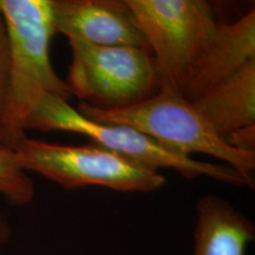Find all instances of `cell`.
I'll list each match as a JSON object with an SVG mask.
<instances>
[{"mask_svg":"<svg viewBox=\"0 0 255 255\" xmlns=\"http://www.w3.org/2000/svg\"><path fill=\"white\" fill-rule=\"evenodd\" d=\"M8 47V82L4 117L5 146L26 137L25 122L44 95L72 97L50 58L55 36L52 0H0Z\"/></svg>","mask_w":255,"mask_h":255,"instance_id":"obj_1","label":"cell"},{"mask_svg":"<svg viewBox=\"0 0 255 255\" xmlns=\"http://www.w3.org/2000/svg\"><path fill=\"white\" fill-rule=\"evenodd\" d=\"M77 111L96 122L132 128L182 156H213L235 169L248 187H254L255 151L238 150L223 141L193 103L176 91L159 88L148 100L117 110H101L79 102Z\"/></svg>","mask_w":255,"mask_h":255,"instance_id":"obj_2","label":"cell"},{"mask_svg":"<svg viewBox=\"0 0 255 255\" xmlns=\"http://www.w3.org/2000/svg\"><path fill=\"white\" fill-rule=\"evenodd\" d=\"M27 130L78 133L88 137L96 145L152 170L171 169L186 178L207 176L232 186H248L246 180L228 164L182 156L130 127L87 119L68 101L52 95H44L32 110L25 122V131Z\"/></svg>","mask_w":255,"mask_h":255,"instance_id":"obj_3","label":"cell"},{"mask_svg":"<svg viewBox=\"0 0 255 255\" xmlns=\"http://www.w3.org/2000/svg\"><path fill=\"white\" fill-rule=\"evenodd\" d=\"M154 58L159 88L182 95L220 21L205 0H126Z\"/></svg>","mask_w":255,"mask_h":255,"instance_id":"obj_4","label":"cell"},{"mask_svg":"<svg viewBox=\"0 0 255 255\" xmlns=\"http://www.w3.org/2000/svg\"><path fill=\"white\" fill-rule=\"evenodd\" d=\"M12 150L26 173L39 174L66 189L96 186L149 193L167 182L158 171L100 145L56 144L26 136Z\"/></svg>","mask_w":255,"mask_h":255,"instance_id":"obj_5","label":"cell"},{"mask_svg":"<svg viewBox=\"0 0 255 255\" xmlns=\"http://www.w3.org/2000/svg\"><path fill=\"white\" fill-rule=\"evenodd\" d=\"M66 84L79 102L101 110L131 107L154 96L159 82L150 51L129 46H95L69 40Z\"/></svg>","mask_w":255,"mask_h":255,"instance_id":"obj_6","label":"cell"},{"mask_svg":"<svg viewBox=\"0 0 255 255\" xmlns=\"http://www.w3.org/2000/svg\"><path fill=\"white\" fill-rule=\"evenodd\" d=\"M56 33L95 46L150 51L126 0H52Z\"/></svg>","mask_w":255,"mask_h":255,"instance_id":"obj_7","label":"cell"},{"mask_svg":"<svg viewBox=\"0 0 255 255\" xmlns=\"http://www.w3.org/2000/svg\"><path fill=\"white\" fill-rule=\"evenodd\" d=\"M255 59V11L238 21L220 23L214 39L193 69L182 96L196 101L250 60Z\"/></svg>","mask_w":255,"mask_h":255,"instance_id":"obj_8","label":"cell"},{"mask_svg":"<svg viewBox=\"0 0 255 255\" xmlns=\"http://www.w3.org/2000/svg\"><path fill=\"white\" fill-rule=\"evenodd\" d=\"M223 141L255 126V59L191 102Z\"/></svg>","mask_w":255,"mask_h":255,"instance_id":"obj_9","label":"cell"},{"mask_svg":"<svg viewBox=\"0 0 255 255\" xmlns=\"http://www.w3.org/2000/svg\"><path fill=\"white\" fill-rule=\"evenodd\" d=\"M194 255H245L255 228L240 210L218 195H205L196 203Z\"/></svg>","mask_w":255,"mask_h":255,"instance_id":"obj_10","label":"cell"},{"mask_svg":"<svg viewBox=\"0 0 255 255\" xmlns=\"http://www.w3.org/2000/svg\"><path fill=\"white\" fill-rule=\"evenodd\" d=\"M36 194L33 180L19 164L12 149L0 146V196L12 206H25Z\"/></svg>","mask_w":255,"mask_h":255,"instance_id":"obj_11","label":"cell"},{"mask_svg":"<svg viewBox=\"0 0 255 255\" xmlns=\"http://www.w3.org/2000/svg\"><path fill=\"white\" fill-rule=\"evenodd\" d=\"M8 82V47L4 19L0 13V146H5L4 117Z\"/></svg>","mask_w":255,"mask_h":255,"instance_id":"obj_12","label":"cell"},{"mask_svg":"<svg viewBox=\"0 0 255 255\" xmlns=\"http://www.w3.org/2000/svg\"><path fill=\"white\" fill-rule=\"evenodd\" d=\"M11 225H9L5 214H2V212H0V248L7 244L9 238H11Z\"/></svg>","mask_w":255,"mask_h":255,"instance_id":"obj_13","label":"cell"}]
</instances>
